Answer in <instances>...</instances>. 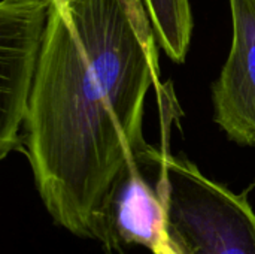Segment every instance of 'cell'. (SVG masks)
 I'll use <instances>...</instances> for the list:
<instances>
[{
  "label": "cell",
  "instance_id": "1",
  "mask_svg": "<svg viewBox=\"0 0 255 254\" xmlns=\"http://www.w3.org/2000/svg\"><path fill=\"white\" fill-rule=\"evenodd\" d=\"M158 48L143 0H49L22 141L46 211L76 237L91 240L118 175L148 145Z\"/></svg>",
  "mask_w": 255,
  "mask_h": 254
},
{
  "label": "cell",
  "instance_id": "2",
  "mask_svg": "<svg viewBox=\"0 0 255 254\" xmlns=\"http://www.w3.org/2000/svg\"><path fill=\"white\" fill-rule=\"evenodd\" d=\"M160 190L164 228L157 254H255V213L245 193L208 178L166 147Z\"/></svg>",
  "mask_w": 255,
  "mask_h": 254
},
{
  "label": "cell",
  "instance_id": "3",
  "mask_svg": "<svg viewBox=\"0 0 255 254\" xmlns=\"http://www.w3.org/2000/svg\"><path fill=\"white\" fill-rule=\"evenodd\" d=\"M49 0L0 3V159L24 151L22 130L36 79Z\"/></svg>",
  "mask_w": 255,
  "mask_h": 254
},
{
  "label": "cell",
  "instance_id": "4",
  "mask_svg": "<svg viewBox=\"0 0 255 254\" xmlns=\"http://www.w3.org/2000/svg\"><path fill=\"white\" fill-rule=\"evenodd\" d=\"M164 147L148 144L118 175L94 223L91 240L103 247L140 246L157 254L164 228L160 190Z\"/></svg>",
  "mask_w": 255,
  "mask_h": 254
},
{
  "label": "cell",
  "instance_id": "5",
  "mask_svg": "<svg viewBox=\"0 0 255 254\" xmlns=\"http://www.w3.org/2000/svg\"><path fill=\"white\" fill-rule=\"evenodd\" d=\"M232 48L212 84L214 120L230 141L255 147V0H230Z\"/></svg>",
  "mask_w": 255,
  "mask_h": 254
},
{
  "label": "cell",
  "instance_id": "6",
  "mask_svg": "<svg viewBox=\"0 0 255 254\" xmlns=\"http://www.w3.org/2000/svg\"><path fill=\"white\" fill-rule=\"evenodd\" d=\"M151 16L155 36L173 63H184L193 37V13L190 0H143Z\"/></svg>",
  "mask_w": 255,
  "mask_h": 254
},
{
  "label": "cell",
  "instance_id": "7",
  "mask_svg": "<svg viewBox=\"0 0 255 254\" xmlns=\"http://www.w3.org/2000/svg\"><path fill=\"white\" fill-rule=\"evenodd\" d=\"M105 254H128L123 246H117V247H103Z\"/></svg>",
  "mask_w": 255,
  "mask_h": 254
}]
</instances>
